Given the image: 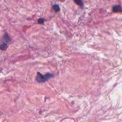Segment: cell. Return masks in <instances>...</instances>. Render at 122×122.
<instances>
[{
  "mask_svg": "<svg viewBox=\"0 0 122 122\" xmlns=\"http://www.w3.org/2000/svg\"><path fill=\"white\" fill-rule=\"evenodd\" d=\"M54 75L51 73H46L45 75H42L41 73H37V76L36 77V81L39 83H44L46 81H49L50 79L53 77Z\"/></svg>",
  "mask_w": 122,
  "mask_h": 122,
  "instance_id": "1",
  "label": "cell"
},
{
  "mask_svg": "<svg viewBox=\"0 0 122 122\" xmlns=\"http://www.w3.org/2000/svg\"><path fill=\"white\" fill-rule=\"evenodd\" d=\"M113 11L114 13H117V12H122V8L121 6L117 5H115L113 7Z\"/></svg>",
  "mask_w": 122,
  "mask_h": 122,
  "instance_id": "2",
  "label": "cell"
},
{
  "mask_svg": "<svg viewBox=\"0 0 122 122\" xmlns=\"http://www.w3.org/2000/svg\"><path fill=\"white\" fill-rule=\"evenodd\" d=\"M3 39H4V40L5 41V42H6V43H7V44H8V43H9L11 41L9 35H8V33H5L4 35Z\"/></svg>",
  "mask_w": 122,
  "mask_h": 122,
  "instance_id": "3",
  "label": "cell"
},
{
  "mask_svg": "<svg viewBox=\"0 0 122 122\" xmlns=\"http://www.w3.org/2000/svg\"><path fill=\"white\" fill-rule=\"evenodd\" d=\"M8 48V45H7V43H2L1 45H0V49L1 50H3V51H5Z\"/></svg>",
  "mask_w": 122,
  "mask_h": 122,
  "instance_id": "4",
  "label": "cell"
},
{
  "mask_svg": "<svg viewBox=\"0 0 122 122\" xmlns=\"http://www.w3.org/2000/svg\"><path fill=\"white\" fill-rule=\"evenodd\" d=\"M75 2H76L77 5H79V6H81V7H83L84 6L83 4V2L82 1V0H74Z\"/></svg>",
  "mask_w": 122,
  "mask_h": 122,
  "instance_id": "5",
  "label": "cell"
},
{
  "mask_svg": "<svg viewBox=\"0 0 122 122\" xmlns=\"http://www.w3.org/2000/svg\"><path fill=\"white\" fill-rule=\"evenodd\" d=\"M53 8L56 11H60V8L59 5L57 4L54 5Z\"/></svg>",
  "mask_w": 122,
  "mask_h": 122,
  "instance_id": "6",
  "label": "cell"
},
{
  "mask_svg": "<svg viewBox=\"0 0 122 122\" xmlns=\"http://www.w3.org/2000/svg\"><path fill=\"white\" fill-rule=\"evenodd\" d=\"M44 19H39V20H38V23L39 24H44Z\"/></svg>",
  "mask_w": 122,
  "mask_h": 122,
  "instance_id": "7",
  "label": "cell"
}]
</instances>
